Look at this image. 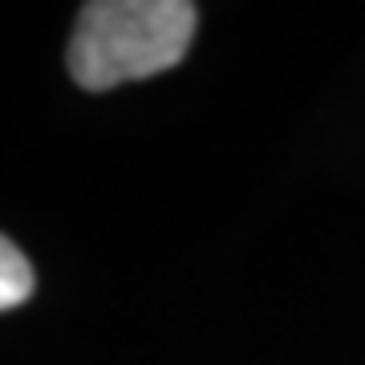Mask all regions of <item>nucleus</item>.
I'll use <instances>...</instances> for the list:
<instances>
[{
    "instance_id": "2",
    "label": "nucleus",
    "mask_w": 365,
    "mask_h": 365,
    "mask_svg": "<svg viewBox=\"0 0 365 365\" xmlns=\"http://www.w3.org/2000/svg\"><path fill=\"white\" fill-rule=\"evenodd\" d=\"M33 297V264L21 256L9 235H0V313Z\"/></svg>"
},
{
    "instance_id": "1",
    "label": "nucleus",
    "mask_w": 365,
    "mask_h": 365,
    "mask_svg": "<svg viewBox=\"0 0 365 365\" xmlns=\"http://www.w3.org/2000/svg\"><path fill=\"white\" fill-rule=\"evenodd\" d=\"M199 25L191 0H93L69 41V73L81 90H114L179 66Z\"/></svg>"
}]
</instances>
